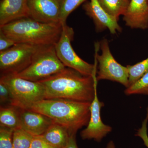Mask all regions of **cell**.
Here are the masks:
<instances>
[{"label": "cell", "instance_id": "obj_1", "mask_svg": "<svg viewBox=\"0 0 148 148\" xmlns=\"http://www.w3.org/2000/svg\"><path fill=\"white\" fill-rule=\"evenodd\" d=\"M96 75H84L66 67L62 71L39 82L44 88L45 99L91 103L97 89Z\"/></svg>", "mask_w": 148, "mask_h": 148}, {"label": "cell", "instance_id": "obj_2", "mask_svg": "<svg viewBox=\"0 0 148 148\" xmlns=\"http://www.w3.org/2000/svg\"><path fill=\"white\" fill-rule=\"evenodd\" d=\"M91 103L63 99H44L20 108L30 110L45 115L64 126L70 136L87 125L90 117Z\"/></svg>", "mask_w": 148, "mask_h": 148}, {"label": "cell", "instance_id": "obj_3", "mask_svg": "<svg viewBox=\"0 0 148 148\" xmlns=\"http://www.w3.org/2000/svg\"><path fill=\"white\" fill-rule=\"evenodd\" d=\"M63 25L60 23H42L24 17L0 26V31L16 43L36 45H54L61 37Z\"/></svg>", "mask_w": 148, "mask_h": 148}, {"label": "cell", "instance_id": "obj_4", "mask_svg": "<svg viewBox=\"0 0 148 148\" xmlns=\"http://www.w3.org/2000/svg\"><path fill=\"white\" fill-rule=\"evenodd\" d=\"M66 68L57 56L55 45H42L35 54L30 65L14 75L38 82L62 71Z\"/></svg>", "mask_w": 148, "mask_h": 148}, {"label": "cell", "instance_id": "obj_5", "mask_svg": "<svg viewBox=\"0 0 148 148\" xmlns=\"http://www.w3.org/2000/svg\"><path fill=\"white\" fill-rule=\"evenodd\" d=\"M74 31L67 24L63 25L61 37L55 45L56 52L59 60L67 68H70L86 76H94L97 75V62L91 64L86 62L77 55L72 47Z\"/></svg>", "mask_w": 148, "mask_h": 148}, {"label": "cell", "instance_id": "obj_6", "mask_svg": "<svg viewBox=\"0 0 148 148\" xmlns=\"http://www.w3.org/2000/svg\"><path fill=\"white\" fill-rule=\"evenodd\" d=\"M11 93V105L19 108L45 99V89L41 83L19 77L14 75L1 76Z\"/></svg>", "mask_w": 148, "mask_h": 148}, {"label": "cell", "instance_id": "obj_7", "mask_svg": "<svg viewBox=\"0 0 148 148\" xmlns=\"http://www.w3.org/2000/svg\"><path fill=\"white\" fill-rule=\"evenodd\" d=\"M41 46L16 43L8 49L0 51L1 76L15 75L26 69L31 64Z\"/></svg>", "mask_w": 148, "mask_h": 148}, {"label": "cell", "instance_id": "obj_8", "mask_svg": "<svg viewBox=\"0 0 148 148\" xmlns=\"http://www.w3.org/2000/svg\"><path fill=\"white\" fill-rule=\"evenodd\" d=\"M101 54L96 53V77L98 81L109 80L119 83L126 88L129 86V73L127 66L119 64L111 53L108 41L103 39L99 43Z\"/></svg>", "mask_w": 148, "mask_h": 148}, {"label": "cell", "instance_id": "obj_9", "mask_svg": "<svg viewBox=\"0 0 148 148\" xmlns=\"http://www.w3.org/2000/svg\"><path fill=\"white\" fill-rule=\"evenodd\" d=\"M104 106V103L98 99L96 89L90 105V119L87 127L80 133L83 140H93L100 142L112 131V127L104 124L101 119V110Z\"/></svg>", "mask_w": 148, "mask_h": 148}, {"label": "cell", "instance_id": "obj_10", "mask_svg": "<svg viewBox=\"0 0 148 148\" xmlns=\"http://www.w3.org/2000/svg\"><path fill=\"white\" fill-rule=\"evenodd\" d=\"M28 7L32 19L47 24L60 23L59 0H28Z\"/></svg>", "mask_w": 148, "mask_h": 148}, {"label": "cell", "instance_id": "obj_11", "mask_svg": "<svg viewBox=\"0 0 148 148\" xmlns=\"http://www.w3.org/2000/svg\"><path fill=\"white\" fill-rule=\"evenodd\" d=\"M83 8L88 16L92 18L97 32L108 29L112 34L121 32L122 28L115 18L110 15L101 6L97 0L85 3Z\"/></svg>", "mask_w": 148, "mask_h": 148}, {"label": "cell", "instance_id": "obj_12", "mask_svg": "<svg viewBox=\"0 0 148 148\" xmlns=\"http://www.w3.org/2000/svg\"><path fill=\"white\" fill-rule=\"evenodd\" d=\"M123 16L127 27L131 29H148V0H130Z\"/></svg>", "mask_w": 148, "mask_h": 148}, {"label": "cell", "instance_id": "obj_13", "mask_svg": "<svg viewBox=\"0 0 148 148\" xmlns=\"http://www.w3.org/2000/svg\"><path fill=\"white\" fill-rule=\"evenodd\" d=\"M20 127L34 136H40L53 121L42 114L19 108Z\"/></svg>", "mask_w": 148, "mask_h": 148}, {"label": "cell", "instance_id": "obj_14", "mask_svg": "<svg viewBox=\"0 0 148 148\" xmlns=\"http://www.w3.org/2000/svg\"><path fill=\"white\" fill-rule=\"evenodd\" d=\"M28 17V0H1L0 26L19 18Z\"/></svg>", "mask_w": 148, "mask_h": 148}, {"label": "cell", "instance_id": "obj_15", "mask_svg": "<svg viewBox=\"0 0 148 148\" xmlns=\"http://www.w3.org/2000/svg\"><path fill=\"white\" fill-rule=\"evenodd\" d=\"M41 137L56 148H64L69 142L70 135L64 126L53 122Z\"/></svg>", "mask_w": 148, "mask_h": 148}, {"label": "cell", "instance_id": "obj_16", "mask_svg": "<svg viewBox=\"0 0 148 148\" xmlns=\"http://www.w3.org/2000/svg\"><path fill=\"white\" fill-rule=\"evenodd\" d=\"M0 125L14 130L20 127L19 108L11 105L1 106Z\"/></svg>", "mask_w": 148, "mask_h": 148}, {"label": "cell", "instance_id": "obj_17", "mask_svg": "<svg viewBox=\"0 0 148 148\" xmlns=\"http://www.w3.org/2000/svg\"><path fill=\"white\" fill-rule=\"evenodd\" d=\"M101 6L111 16L119 20L123 15L130 0H97Z\"/></svg>", "mask_w": 148, "mask_h": 148}, {"label": "cell", "instance_id": "obj_18", "mask_svg": "<svg viewBox=\"0 0 148 148\" xmlns=\"http://www.w3.org/2000/svg\"><path fill=\"white\" fill-rule=\"evenodd\" d=\"M34 136L20 127L14 130L13 148H30Z\"/></svg>", "mask_w": 148, "mask_h": 148}, {"label": "cell", "instance_id": "obj_19", "mask_svg": "<svg viewBox=\"0 0 148 148\" xmlns=\"http://www.w3.org/2000/svg\"><path fill=\"white\" fill-rule=\"evenodd\" d=\"M87 0H59L60 5V22L66 24L69 15L83 3Z\"/></svg>", "mask_w": 148, "mask_h": 148}, {"label": "cell", "instance_id": "obj_20", "mask_svg": "<svg viewBox=\"0 0 148 148\" xmlns=\"http://www.w3.org/2000/svg\"><path fill=\"white\" fill-rule=\"evenodd\" d=\"M126 66L129 73V86L148 72V57L135 65Z\"/></svg>", "mask_w": 148, "mask_h": 148}, {"label": "cell", "instance_id": "obj_21", "mask_svg": "<svg viewBox=\"0 0 148 148\" xmlns=\"http://www.w3.org/2000/svg\"><path fill=\"white\" fill-rule=\"evenodd\" d=\"M125 93L129 95L133 94L148 95V72L129 87L126 88Z\"/></svg>", "mask_w": 148, "mask_h": 148}, {"label": "cell", "instance_id": "obj_22", "mask_svg": "<svg viewBox=\"0 0 148 148\" xmlns=\"http://www.w3.org/2000/svg\"><path fill=\"white\" fill-rule=\"evenodd\" d=\"M14 130L7 127L0 128V148H13Z\"/></svg>", "mask_w": 148, "mask_h": 148}, {"label": "cell", "instance_id": "obj_23", "mask_svg": "<svg viewBox=\"0 0 148 148\" xmlns=\"http://www.w3.org/2000/svg\"><path fill=\"white\" fill-rule=\"evenodd\" d=\"M12 97L10 89L5 83L0 80V102L1 106L11 105Z\"/></svg>", "mask_w": 148, "mask_h": 148}, {"label": "cell", "instance_id": "obj_24", "mask_svg": "<svg viewBox=\"0 0 148 148\" xmlns=\"http://www.w3.org/2000/svg\"><path fill=\"white\" fill-rule=\"evenodd\" d=\"M148 121V107L147 108V114L146 118L142 123V127L137 130L136 136L140 137L143 140L144 145L148 148V135L147 123Z\"/></svg>", "mask_w": 148, "mask_h": 148}, {"label": "cell", "instance_id": "obj_25", "mask_svg": "<svg viewBox=\"0 0 148 148\" xmlns=\"http://www.w3.org/2000/svg\"><path fill=\"white\" fill-rule=\"evenodd\" d=\"M16 43L10 38L7 36L0 31V51L7 50L13 46Z\"/></svg>", "mask_w": 148, "mask_h": 148}, {"label": "cell", "instance_id": "obj_26", "mask_svg": "<svg viewBox=\"0 0 148 148\" xmlns=\"http://www.w3.org/2000/svg\"><path fill=\"white\" fill-rule=\"evenodd\" d=\"M30 148H56L40 136H34Z\"/></svg>", "mask_w": 148, "mask_h": 148}, {"label": "cell", "instance_id": "obj_27", "mask_svg": "<svg viewBox=\"0 0 148 148\" xmlns=\"http://www.w3.org/2000/svg\"><path fill=\"white\" fill-rule=\"evenodd\" d=\"M64 148H78L76 141L75 135L70 136L69 142Z\"/></svg>", "mask_w": 148, "mask_h": 148}, {"label": "cell", "instance_id": "obj_28", "mask_svg": "<svg viewBox=\"0 0 148 148\" xmlns=\"http://www.w3.org/2000/svg\"><path fill=\"white\" fill-rule=\"evenodd\" d=\"M116 148L115 146L114 143L113 141H111L107 145V148Z\"/></svg>", "mask_w": 148, "mask_h": 148}]
</instances>
